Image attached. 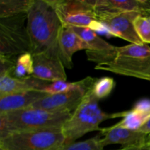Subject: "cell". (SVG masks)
<instances>
[{"label": "cell", "mask_w": 150, "mask_h": 150, "mask_svg": "<svg viewBox=\"0 0 150 150\" xmlns=\"http://www.w3.org/2000/svg\"><path fill=\"white\" fill-rule=\"evenodd\" d=\"M63 24L49 0H32L27 12L26 28L31 54L58 53V38Z\"/></svg>", "instance_id": "obj_1"}, {"label": "cell", "mask_w": 150, "mask_h": 150, "mask_svg": "<svg viewBox=\"0 0 150 150\" xmlns=\"http://www.w3.org/2000/svg\"><path fill=\"white\" fill-rule=\"evenodd\" d=\"M98 101L92 89L86 93L80 105L62 127L65 139L64 145L76 142L89 132L100 131L99 126L103 121L120 117L124 118L127 115L128 111L112 114L104 112L98 105Z\"/></svg>", "instance_id": "obj_2"}, {"label": "cell", "mask_w": 150, "mask_h": 150, "mask_svg": "<svg viewBox=\"0 0 150 150\" xmlns=\"http://www.w3.org/2000/svg\"><path fill=\"white\" fill-rule=\"evenodd\" d=\"M70 112H52L29 108L0 114V139L16 132L51 127H62Z\"/></svg>", "instance_id": "obj_3"}, {"label": "cell", "mask_w": 150, "mask_h": 150, "mask_svg": "<svg viewBox=\"0 0 150 150\" xmlns=\"http://www.w3.org/2000/svg\"><path fill=\"white\" fill-rule=\"evenodd\" d=\"M95 69L150 81V47L145 43L117 47L113 61L96 64Z\"/></svg>", "instance_id": "obj_4"}, {"label": "cell", "mask_w": 150, "mask_h": 150, "mask_svg": "<svg viewBox=\"0 0 150 150\" xmlns=\"http://www.w3.org/2000/svg\"><path fill=\"white\" fill-rule=\"evenodd\" d=\"M65 139L62 127L16 132L0 139V150H59Z\"/></svg>", "instance_id": "obj_5"}, {"label": "cell", "mask_w": 150, "mask_h": 150, "mask_svg": "<svg viewBox=\"0 0 150 150\" xmlns=\"http://www.w3.org/2000/svg\"><path fill=\"white\" fill-rule=\"evenodd\" d=\"M26 21L27 14L0 18V55L18 57L31 54Z\"/></svg>", "instance_id": "obj_6"}, {"label": "cell", "mask_w": 150, "mask_h": 150, "mask_svg": "<svg viewBox=\"0 0 150 150\" xmlns=\"http://www.w3.org/2000/svg\"><path fill=\"white\" fill-rule=\"evenodd\" d=\"M63 26L89 27L98 21L91 0H49Z\"/></svg>", "instance_id": "obj_7"}, {"label": "cell", "mask_w": 150, "mask_h": 150, "mask_svg": "<svg viewBox=\"0 0 150 150\" xmlns=\"http://www.w3.org/2000/svg\"><path fill=\"white\" fill-rule=\"evenodd\" d=\"M141 13L136 12L105 13L97 16L109 33V35L117 37L132 44H144L135 31L133 22Z\"/></svg>", "instance_id": "obj_8"}, {"label": "cell", "mask_w": 150, "mask_h": 150, "mask_svg": "<svg viewBox=\"0 0 150 150\" xmlns=\"http://www.w3.org/2000/svg\"><path fill=\"white\" fill-rule=\"evenodd\" d=\"M70 27L89 45V49L86 51L89 61L102 64L111 62L115 59L117 47L108 43L95 31L89 27Z\"/></svg>", "instance_id": "obj_9"}, {"label": "cell", "mask_w": 150, "mask_h": 150, "mask_svg": "<svg viewBox=\"0 0 150 150\" xmlns=\"http://www.w3.org/2000/svg\"><path fill=\"white\" fill-rule=\"evenodd\" d=\"M91 89L79 88L63 93L48 95L37 101L31 107L52 112L73 113L80 105L86 93Z\"/></svg>", "instance_id": "obj_10"}, {"label": "cell", "mask_w": 150, "mask_h": 150, "mask_svg": "<svg viewBox=\"0 0 150 150\" xmlns=\"http://www.w3.org/2000/svg\"><path fill=\"white\" fill-rule=\"evenodd\" d=\"M34 71L32 76L48 82L67 81L64 66L59 54L44 52L32 55Z\"/></svg>", "instance_id": "obj_11"}, {"label": "cell", "mask_w": 150, "mask_h": 150, "mask_svg": "<svg viewBox=\"0 0 150 150\" xmlns=\"http://www.w3.org/2000/svg\"><path fill=\"white\" fill-rule=\"evenodd\" d=\"M100 132L103 136L101 144L103 147L111 144H120L122 148H126L150 143V134L125 128L117 124L101 128Z\"/></svg>", "instance_id": "obj_12"}, {"label": "cell", "mask_w": 150, "mask_h": 150, "mask_svg": "<svg viewBox=\"0 0 150 150\" xmlns=\"http://www.w3.org/2000/svg\"><path fill=\"white\" fill-rule=\"evenodd\" d=\"M86 42L70 26H63L58 38V53L64 67H73V56L81 50H89Z\"/></svg>", "instance_id": "obj_13"}, {"label": "cell", "mask_w": 150, "mask_h": 150, "mask_svg": "<svg viewBox=\"0 0 150 150\" xmlns=\"http://www.w3.org/2000/svg\"><path fill=\"white\" fill-rule=\"evenodd\" d=\"M96 16L105 13L136 12L148 15L150 12V0H91Z\"/></svg>", "instance_id": "obj_14"}, {"label": "cell", "mask_w": 150, "mask_h": 150, "mask_svg": "<svg viewBox=\"0 0 150 150\" xmlns=\"http://www.w3.org/2000/svg\"><path fill=\"white\" fill-rule=\"evenodd\" d=\"M51 82L37 79L32 76L15 78L10 75L0 76V97L26 91H42Z\"/></svg>", "instance_id": "obj_15"}, {"label": "cell", "mask_w": 150, "mask_h": 150, "mask_svg": "<svg viewBox=\"0 0 150 150\" xmlns=\"http://www.w3.org/2000/svg\"><path fill=\"white\" fill-rule=\"evenodd\" d=\"M48 94L42 91L32 90L0 97V114L29 108Z\"/></svg>", "instance_id": "obj_16"}, {"label": "cell", "mask_w": 150, "mask_h": 150, "mask_svg": "<svg viewBox=\"0 0 150 150\" xmlns=\"http://www.w3.org/2000/svg\"><path fill=\"white\" fill-rule=\"evenodd\" d=\"M149 118L150 100H142L136 103L131 110L127 111V115L117 125L130 130H139Z\"/></svg>", "instance_id": "obj_17"}, {"label": "cell", "mask_w": 150, "mask_h": 150, "mask_svg": "<svg viewBox=\"0 0 150 150\" xmlns=\"http://www.w3.org/2000/svg\"><path fill=\"white\" fill-rule=\"evenodd\" d=\"M32 0H0V18L27 14Z\"/></svg>", "instance_id": "obj_18"}, {"label": "cell", "mask_w": 150, "mask_h": 150, "mask_svg": "<svg viewBox=\"0 0 150 150\" xmlns=\"http://www.w3.org/2000/svg\"><path fill=\"white\" fill-rule=\"evenodd\" d=\"M34 71L33 59L30 53L19 55L17 58L16 67L11 76L15 78H24L32 76Z\"/></svg>", "instance_id": "obj_19"}, {"label": "cell", "mask_w": 150, "mask_h": 150, "mask_svg": "<svg viewBox=\"0 0 150 150\" xmlns=\"http://www.w3.org/2000/svg\"><path fill=\"white\" fill-rule=\"evenodd\" d=\"M103 136L98 134L95 137L82 142H76L64 145L59 150H104L101 144Z\"/></svg>", "instance_id": "obj_20"}, {"label": "cell", "mask_w": 150, "mask_h": 150, "mask_svg": "<svg viewBox=\"0 0 150 150\" xmlns=\"http://www.w3.org/2000/svg\"><path fill=\"white\" fill-rule=\"evenodd\" d=\"M135 31L143 43L150 44V16L140 14L133 22Z\"/></svg>", "instance_id": "obj_21"}, {"label": "cell", "mask_w": 150, "mask_h": 150, "mask_svg": "<svg viewBox=\"0 0 150 150\" xmlns=\"http://www.w3.org/2000/svg\"><path fill=\"white\" fill-rule=\"evenodd\" d=\"M115 86V81L111 77H103L98 79L94 83L92 90L97 99L102 100L111 94Z\"/></svg>", "instance_id": "obj_22"}, {"label": "cell", "mask_w": 150, "mask_h": 150, "mask_svg": "<svg viewBox=\"0 0 150 150\" xmlns=\"http://www.w3.org/2000/svg\"><path fill=\"white\" fill-rule=\"evenodd\" d=\"M18 57L0 55V76L4 75L11 76L16 67Z\"/></svg>", "instance_id": "obj_23"}, {"label": "cell", "mask_w": 150, "mask_h": 150, "mask_svg": "<svg viewBox=\"0 0 150 150\" xmlns=\"http://www.w3.org/2000/svg\"><path fill=\"white\" fill-rule=\"evenodd\" d=\"M139 131L146 134H150V118L146 122L144 125L139 129Z\"/></svg>", "instance_id": "obj_24"}, {"label": "cell", "mask_w": 150, "mask_h": 150, "mask_svg": "<svg viewBox=\"0 0 150 150\" xmlns=\"http://www.w3.org/2000/svg\"><path fill=\"white\" fill-rule=\"evenodd\" d=\"M149 16H150V13H149Z\"/></svg>", "instance_id": "obj_25"}, {"label": "cell", "mask_w": 150, "mask_h": 150, "mask_svg": "<svg viewBox=\"0 0 150 150\" xmlns=\"http://www.w3.org/2000/svg\"><path fill=\"white\" fill-rule=\"evenodd\" d=\"M149 13H150V12H149ZM148 15H149V14H148Z\"/></svg>", "instance_id": "obj_26"}]
</instances>
